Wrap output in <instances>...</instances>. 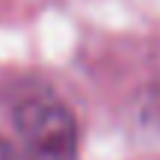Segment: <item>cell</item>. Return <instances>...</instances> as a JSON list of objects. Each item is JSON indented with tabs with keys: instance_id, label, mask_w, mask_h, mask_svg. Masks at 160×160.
<instances>
[{
	"instance_id": "6da1fadb",
	"label": "cell",
	"mask_w": 160,
	"mask_h": 160,
	"mask_svg": "<svg viewBox=\"0 0 160 160\" xmlns=\"http://www.w3.org/2000/svg\"><path fill=\"white\" fill-rule=\"evenodd\" d=\"M12 125L21 142V160H77L74 113L51 92H33L15 101Z\"/></svg>"
},
{
	"instance_id": "7a4b0ae2",
	"label": "cell",
	"mask_w": 160,
	"mask_h": 160,
	"mask_svg": "<svg viewBox=\"0 0 160 160\" xmlns=\"http://www.w3.org/2000/svg\"><path fill=\"white\" fill-rule=\"evenodd\" d=\"M0 160H12V154H9V148H6L3 139H0Z\"/></svg>"
}]
</instances>
